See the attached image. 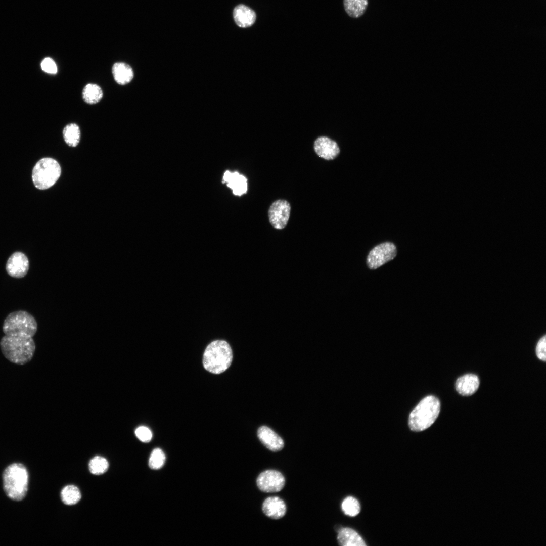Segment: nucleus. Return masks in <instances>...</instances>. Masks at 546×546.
Wrapping results in <instances>:
<instances>
[{
	"mask_svg": "<svg viewBox=\"0 0 546 546\" xmlns=\"http://www.w3.org/2000/svg\"><path fill=\"white\" fill-rule=\"evenodd\" d=\"M103 96L101 87L94 83H88L83 88L82 96L83 101L89 105L96 104L99 102Z\"/></svg>",
	"mask_w": 546,
	"mask_h": 546,
	"instance_id": "obj_20",
	"label": "nucleus"
},
{
	"mask_svg": "<svg viewBox=\"0 0 546 546\" xmlns=\"http://www.w3.org/2000/svg\"><path fill=\"white\" fill-rule=\"evenodd\" d=\"M313 147L315 153L326 160L335 159L340 152L338 143L326 135L317 137L314 141Z\"/></svg>",
	"mask_w": 546,
	"mask_h": 546,
	"instance_id": "obj_10",
	"label": "nucleus"
},
{
	"mask_svg": "<svg viewBox=\"0 0 546 546\" xmlns=\"http://www.w3.org/2000/svg\"><path fill=\"white\" fill-rule=\"evenodd\" d=\"M341 508L345 514L351 517L356 516L360 511L359 502L352 496L346 497L342 503Z\"/></svg>",
	"mask_w": 546,
	"mask_h": 546,
	"instance_id": "obj_24",
	"label": "nucleus"
},
{
	"mask_svg": "<svg viewBox=\"0 0 546 546\" xmlns=\"http://www.w3.org/2000/svg\"><path fill=\"white\" fill-rule=\"evenodd\" d=\"M62 502L67 505H73L77 504L81 499V492L77 487L69 485L64 487L61 492Z\"/></svg>",
	"mask_w": 546,
	"mask_h": 546,
	"instance_id": "obj_22",
	"label": "nucleus"
},
{
	"mask_svg": "<svg viewBox=\"0 0 546 546\" xmlns=\"http://www.w3.org/2000/svg\"><path fill=\"white\" fill-rule=\"evenodd\" d=\"M88 467L92 474L99 475L107 471L109 463L106 458L101 456H95L90 460Z\"/></svg>",
	"mask_w": 546,
	"mask_h": 546,
	"instance_id": "obj_23",
	"label": "nucleus"
},
{
	"mask_svg": "<svg viewBox=\"0 0 546 546\" xmlns=\"http://www.w3.org/2000/svg\"><path fill=\"white\" fill-rule=\"evenodd\" d=\"M233 14L235 23L242 28L250 27L255 23L256 18L255 12L243 4L235 7Z\"/></svg>",
	"mask_w": 546,
	"mask_h": 546,
	"instance_id": "obj_15",
	"label": "nucleus"
},
{
	"mask_svg": "<svg viewBox=\"0 0 546 546\" xmlns=\"http://www.w3.org/2000/svg\"><path fill=\"white\" fill-rule=\"evenodd\" d=\"M3 485L7 495L12 499L20 500L25 496L28 488V475L21 464L14 463L4 471Z\"/></svg>",
	"mask_w": 546,
	"mask_h": 546,
	"instance_id": "obj_4",
	"label": "nucleus"
},
{
	"mask_svg": "<svg viewBox=\"0 0 546 546\" xmlns=\"http://www.w3.org/2000/svg\"><path fill=\"white\" fill-rule=\"evenodd\" d=\"M396 254L397 248L394 244L389 242L381 243L369 253L367 258V266L371 269H376L393 260Z\"/></svg>",
	"mask_w": 546,
	"mask_h": 546,
	"instance_id": "obj_7",
	"label": "nucleus"
},
{
	"mask_svg": "<svg viewBox=\"0 0 546 546\" xmlns=\"http://www.w3.org/2000/svg\"><path fill=\"white\" fill-rule=\"evenodd\" d=\"M479 384V379L477 375L468 374L457 379L455 384L456 389L463 396H470L478 390Z\"/></svg>",
	"mask_w": 546,
	"mask_h": 546,
	"instance_id": "obj_14",
	"label": "nucleus"
},
{
	"mask_svg": "<svg viewBox=\"0 0 546 546\" xmlns=\"http://www.w3.org/2000/svg\"><path fill=\"white\" fill-rule=\"evenodd\" d=\"M112 73L114 79L119 85H126L132 80L134 73L131 67L124 62H116L113 65Z\"/></svg>",
	"mask_w": 546,
	"mask_h": 546,
	"instance_id": "obj_16",
	"label": "nucleus"
},
{
	"mask_svg": "<svg viewBox=\"0 0 546 546\" xmlns=\"http://www.w3.org/2000/svg\"><path fill=\"white\" fill-rule=\"evenodd\" d=\"M262 510L264 514L270 518L279 519L284 516L287 507L284 501L278 496H270L263 502Z\"/></svg>",
	"mask_w": 546,
	"mask_h": 546,
	"instance_id": "obj_13",
	"label": "nucleus"
},
{
	"mask_svg": "<svg viewBox=\"0 0 546 546\" xmlns=\"http://www.w3.org/2000/svg\"><path fill=\"white\" fill-rule=\"evenodd\" d=\"M0 347L3 354L8 360L22 365L32 359L35 344L32 337L5 335L1 340Z\"/></svg>",
	"mask_w": 546,
	"mask_h": 546,
	"instance_id": "obj_1",
	"label": "nucleus"
},
{
	"mask_svg": "<svg viewBox=\"0 0 546 546\" xmlns=\"http://www.w3.org/2000/svg\"><path fill=\"white\" fill-rule=\"evenodd\" d=\"M257 436L263 445L272 451H280L284 447L282 438L267 426H262L258 428Z\"/></svg>",
	"mask_w": 546,
	"mask_h": 546,
	"instance_id": "obj_12",
	"label": "nucleus"
},
{
	"mask_svg": "<svg viewBox=\"0 0 546 546\" xmlns=\"http://www.w3.org/2000/svg\"><path fill=\"white\" fill-rule=\"evenodd\" d=\"M29 267V262L27 257L23 253L19 251L13 253L8 258L6 270L11 277L15 278H21L27 274Z\"/></svg>",
	"mask_w": 546,
	"mask_h": 546,
	"instance_id": "obj_11",
	"label": "nucleus"
},
{
	"mask_svg": "<svg viewBox=\"0 0 546 546\" xmlns=\"http://www.w3.org/2000/svg\"><path fill=\"white\" fill-rule=\"evenodd\" d=\"M61 169L58 162L52 158L39 160L32 170V180L35 187L46 190L53 186L60 176Z\"/></svg>",
	"mask_w": 546,
	"mask_h": 546,
	"instance_id": "obj_6",
	"label": "nucleus"
},
{
	"mask_svg": "<svg viewBox=\"0 0 546 546\" xmlns=\"http://www.w3.org/2000/svg\"><path fill=\"white\" fill-rule=\"evenodd\" d=\"M165 455L160 448H155L151 452L149 459V466L152 469H159L164 464Z\"/></svg>",
	"mask_w": 546,
	"mask_h": 546,
	"instance_id": "obj_25",
	"label": "nucleus"
},
{
	"mask_svg": "<svg viewBox=\"0 0 546 546\" xmlns=\"http://www.w3.org/2000/svg\"><path fill=\"white\" fill-rule=\"evenodd\" d=\"M343 6L349 17L358 18L365 14L368 6V0H343Z\"/></svg>",
	"mask_w": 546,
	"mask_h": 546,
	"instance_id": "obj_19",
	"label": "nucleus"
},
{
	"mask_svg": "<svg viewBox=\"0 0 546 546\" xmlns=\"http://www.w3.org/2000/svg\"><path fill=\"white\" fill-rule=\"evenodd\" d=\"M337 541L342 546H365L364 540L353 529L342 528L338 531Z\"/></svg>",
	"mask_w": 546,
	"mask_h": 546,
	"instance_id": "obj_18",
	"label": "nucleus"
},
{
	"mask_svg": "<svg viewBox=\"0 0 546 546\" xmlns=\"http://www.w3.org/2000/svg\"><path fill=\"white\" fill-rule=\"evenodd\" d=\"M40 66L41 69L47 73L55 74L57 73L58 68L57 65L51 58H45L42 61Z\"/></svg>",
	"mask_w": 546,
	"mask_h": 546,
	"instance_id": "obj_26",
	"label": "nucleus"
},
{
	"mask_svg": "<svg viewBox=\"0 0 546 546\" xmlns=\"http://www.w3.org/2000/svg\"><path fill=\"white\" fill-rule=\"evenodd\" d=\"M545 342V335H544L539 340L536 347V354L537 357L543 361H545L546 360Z\"/></svg>",
	"mask_w": 546,
	"mask_h": 546,
	"instance_id": "obj_28",
	"label": "nucleus"
},
{
	"mask_svg": "<svg viewBox=\"0 0 546 546\" xmlns=\"http://www.w3.org/2000/svg\"><path fill=\"white\" fill-rule=\"evenodd\" d=\"M285 479L283 475L275 470L262 472L257 477L256 484L260 490L266 493L277 492L284 487Z\"/></svg>",
	"mask_w": 546,
	"mask_h": 546,
	"instance_id": "obj_8",
	"label": "nucleus"
},
{
	"mask_svg": "<svg viewBox=\"0 0 546 546\" xmlns=\"http://www.w3.org/2000/svg\"><path fill=\"white\" fill-rule=\"evenodd\" d=\"M135 434L137 438L143 442L150 441L152 437L151 431L145 426H140L137 428L135 431Z\"/></svg>",
	"mask_w": 546,
	"mask_h": 546,
	"instance_id": "obj_27",
	"label": "nucleus"
},
{
	"mask_svg": "<svg viewBox=\"0 0 546 546\" xmlns=\"http://www.w3.org/2000/svg\"><path fill=\"white\" fill-rule=\"evenodd\" d=\"M232 359L233 353L229 344L224 340H217L211 342L206 348L203 363L207 371L218 374L230 366Z\"/></svg>",
	"mask_w": 546,
	"mask_h": 546,
	"instance_id": "obj_2",
	"label": "nucleus"
},
{
	"mask_svg": "<svg viewBox=\"0 0 546 546\" xmlns=\"http://www.w3.org/2000/svg\"><path fill=\"white\" fill-rule=\"evenodd\" d=\"M81 132L79 126L74 123L66 125L63 130V136L66 143L70 147L78 145L80 140Z\"/></svg>",
	"mask_w": 546,
	"mask_h": 546,
	"instance_id": "obj_21",
	"label": "nucleus"
},
{
	"mask_svg": "<svg viewBox=\"0 0 546 546\" xmlns=\"http://www.w3.org/2000/svg\"><path fill=\"white\" fill-rule=\"evenodd\" d=\"M223 179L228 183V186L233 190L235 195L241 196L246 193L247 180L243 175L237 172L232 173L227 171L224 175Z\"/></svg>",
	"mask_w": 546,
	"mask_h": 546,
	"instance_id": "obj_17",
	"label": "nucleus"
},
{
	"mask_svg": "<svg viewBox=\"0 0 546 546\" xmlns=\"http://www.w3.org/2000/svg\"><path fill=\"white\" fill-rule=\"evenodd\" d=\"M34 317L26 311L10 313L4 320L3 331L5 335L33 337L37 331Z\"/></svg>",
	"mask_w": 546,
	"mask_h": 546,
	"instance_id": "obj_5",
	"label": "nucleus"
},
{
	"mask_svg": "<svg viewBox=\"0 0 546 546\" xmlns=\"http://www.w3.org/2000/svg\"><path fill=\"white\" fill-rule=\"evenodd\" d=\"M440 403L436 397L429 395L422 399L411 412L408 425L413 431H422L429 428L438 417Z\"/></svg>",
	"mask_w": 546,
	"mask_h": 546,
	"instance_id": "obj_3",
	"label": "nucleus"
},
{
	"mask_svg": "<svg viewBox=\"0 0 546 546\" xmlns=\"http://www.w3.org/2000/svg\"><path fill=\"white\" fill-rule=\"evenodd\" d=\"M290 212L291 205L287 200H276L271 204L268 210L270 224L276 229L285 228L288 224Z\"/></svg>",
	"mask_w": 546,
	"mask_h": 546,
	"instance_id": "obj_9",
	"label": "nucleus"
}]
</instances>
